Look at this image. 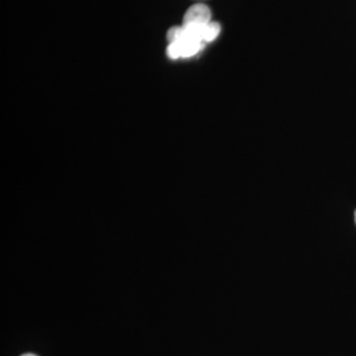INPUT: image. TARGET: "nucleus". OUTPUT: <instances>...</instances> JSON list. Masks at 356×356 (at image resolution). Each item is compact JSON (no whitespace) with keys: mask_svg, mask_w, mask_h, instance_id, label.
Segmentation results:
<instances>
[{"mask_svg":"<svg viewBox=\"0 0 356 356\" xmlns=\"http://www.w3.org/2000/svg\"><path fill=\"white\" fill-rule=\"evenodd\" d=\"M22 356H38V355H33V354H26V355H22Z\"/></svg>","mask_w":356,"mask_h":356,"instance_id":"f03ea898","label":"nucleus"},{"mask_svg":"<svg viewBox=\"0 0 356 356\" xmlns=\"http://www.w3.org/2000/svg\"><path fill=\"white\" fill-rule=\"evenodd\" d=\"M355 222H356V211H355Z\"/></svg>","mask_w":356,"mask_h":356,"instance_id":"7ed1b4c3","label":"nucleus"},{"mask_svg":"<svg viewBox=\"0 0 356 356\" xmlns=\"http://www.w3.org/2000/svg\"><path fill=\"white\" fill-rule=\"evenodd\" d=\"M210 22H213L210 8L204 4H194L184 15L182 26H188V28L204 26L209 24Z\"/></svg>","mask_w":356,"mask_h":356,"instance_id":"f257e3e1","label":"nucleus"}]
</instances>
